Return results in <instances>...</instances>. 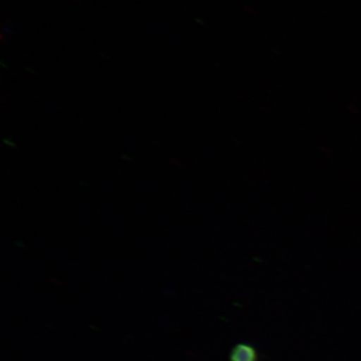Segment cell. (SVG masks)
Wrapping results in <instances>:
<instances>
[{
	"label": "cell",
	"mask_w": 361,
	"mask_h": 361,
	"mask_svg": "<svg viewBox=\"0 0 361 361\" xmlns=\"http://www.w3.org/2000/svg\"><path fill=\"white\" fill-rule=\"evenodd\" d=\"M231 361H259V353L256 348L250 344H238L232 348Z\"/></svg>",
	"instance_id": "obj_1"
}]
</instances>
